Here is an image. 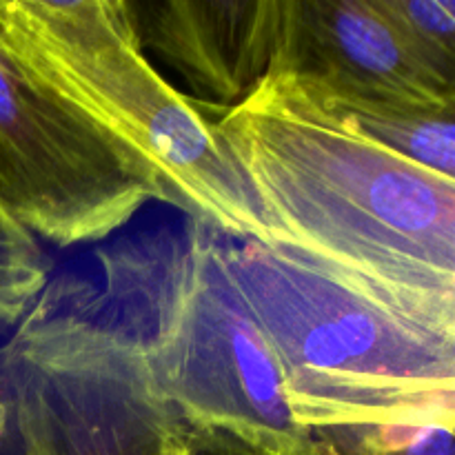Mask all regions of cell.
Returning <instances> with one entry per match:
<instances>
[{
    "instance_id": "15",
    "label": "cell",
    "mask_w": 455,
    "mask_h": 455,
    "mask_svg": "<svg viewBox=\"0 0 455 455\" xmlns=\"http://www.w3.org/2000/svg\"><path fill=\"white\" fill-rule=\"evenodd\" d=\"M163 455H194L191 453L189 440H187V427H182V429L178 431L172 440H169Z\"/></svg>"
},
{
    "instance_id": "3",
    "label": "cell",
    "mask_w": 455,
    "mask_h": 455,
    "mask_svg": "<svg viewBox=\"0 0 455 455\" xmlns=\"http://www.w3.org/2000/svg\"><path fill=\"white\" fill-rule=\"evenodd\" d=\"M96 289L189 429L225 431L271 455H320L296 422L278 363L235 289L222 234L198 218L98 251Z\"/></svg>"
},
{
    "instance_id": "10",
    "label": "cell",
    "mask_w": 455,
    "mask_h": 455,
    "mask_svg": "<svg viewBox=\"0 0 455 455\" xmlns=\"http://www.w3.org/2000/svg\"><path fill=\"white\" fill-rule=\"evenodd\" d=\"M416 56L455 83V0H371Z\"/></svg>"
},
{
    "instance_id": "5",
    "label": "cell",
    "mask_w": 455,
    "mask_h": 455,
    "mask_svg": "<svg viewBox=\"0 0 455 455\" xmlns=\"http://www.w3.org/2000/svg\"><path fill=\"white\" fill-rule=\"evenodd\" d=\"M154 200L178 207L163 173L67 96L0 16V207L71 247L123 229Z\"/></svg>"
},
{
    "instance_id": "6",
    "label": "cell",
    "mask_w": 455,
    "mask_h": 455,
    "mask_svg": "<svg viewBox=\"0 0 455 455\" xmlns=\"http://www.w3.org/2000/svg\"><path fill=\"white\" fill-rule=\"evenodd\" d=\"M338 105L455 107V83L407 47L371 0H278L269 74Z\"/></svg>"
},
{
    "instance_id": "4",
    "label": "cell",
    "mask_w": 455,
    "mask_h": 455,
    "mask_svg": "<svg viewBox=\"0 0 455 455\" xmlns=\"http://www.w3.org/2000/svg\"><path fill=\"white\" fill-rule=\"evenodd\" d=\"M22 52L167 180L178 209L234 240L274 243L260 200L212 118L147 58L124 0H0Z\"/></svg>"
},
{
    "instance_id": "11",
    "label": "cell",
    "mask_w": 455,
    "mask_h": 455,
    "mask_svg": "<svg viewBox=\"0 0 455 455\" xmlns=\"http://www.w3.org/2000/svg\"><path fill=\"white\" fill-rule=\"evenodd\" d=\"M47 278V258L36 235L0 207V327L20 323Z\"/></svg>"
},
{
    "instance_id": "12",
    "label": "cell",
    "mask_w": 455,
    "mask_h": 455,
    "mask_svg": "<svg viewBox=\"0 0 455 455\" xmlns=\"http://www.w3.org/2000/svg\"><path fill=\"white\" fill-rule=\"evenodd\" d=\"M455 422H395L358 429L314 431L342 455H455Z\"/></svg>"
},
{
    "instance_id": "14",
    "label": "cell",
    "mask_w": 455,
    "mask_h": 455,
    "mask_svg": "<svg viewBox=\"0 0 455 455\" xmlns=\"http://www.w3.org/2000/svg\"><path fill=\"white\" fill-rule=\"evenodd\" d=\"M7 449L20 453V443H18L16 425H13L12 403H9L7 389H4V382L0 378V455L7 451Z\"/></svg>"
},
{
    "instance_id": "13",
    "label": "cell",
    "mask_w": 455,
    "mask_h": 455,
    "mask_svg": "<svg viewBox=\"0 0 455 455\" xmlns=\"http://www.w3.org/2000/svg\"><path fill=\"white\" fill-rule=\"evenodd\" d=\"M187 427V425H185ZM320 440V455H342L331 443L315 434ZM187 440H189L191 453L194 455H271L225 434V431H203L187 427Z\"/></svg>"
},
{
    "instance_id": "9",
    "label": "cell",
    "mask_w": 455,
    "mask_h": 455,
    "mask_svg": "<svg viewBox=\"0 0 455 455\" xmlns=\"http://www.w3.org/2000/svg\"><path fill=\"white\" fill-rule=\"evenodd\" d=\"M331 105L376 145L385 147L391 154L427 172L455 180V107L338 105V102Z\"/></svg>"
},
{
    "instance_id": "2",
    "label": "cell",
    "mask_w": 455,
    "mask_h": 455,
    "mask_svg": "<svg viewBox=\"0 0 455 455\" xmlns=\"http://www.w3.org/2000/svg\"><path fill=\"white\" fill-rule=\"evenodd\" d=\"M227 271L309 431L455 422V320L274 240L222 235Z\"/></svg>"
},
{
    "instance_id": "7",
    "label": "cell",
    "mask_w": 455,
    "mask_h": 455,
    "mask_svg": "<svg viewBox=\"0 0 455 455\" xmlns=\"http://www.w3.org/2000/svg\"><path fill=\"white\" fill-rule=\"evenodd\" d=\"M22 455H163L185 427L158 389L114 367H67L13 400Z\"/></svg>"
},
{
    "instance_id": "8",
    "label": "cell",
    "mask_w": 455,
    "mask_h": 455,
    "mask_svg": "<svg viewBox=\"0 0 455 455\" xmlns=\"http://www.w3.org/2000/svg\"><path fill=\"white\" fill-rule=\"evenodd\" d=\"M127 4L140 47L180 76L204 116L209 111L220 118L269 74L278 0Z\"/></svg>"
},
{
    "instance_id": "1",
    "label": "cell",
    "mask_w": 455,
    "mask_h": 455,
    "mask_svg": "<svg viewBox=\"0 0 455 455\" xmlns=\"http://www.w3.org/2000/svg\"><path fill=\"white\" fill-rule=\"evenodd\" d=\"M212 124L274 240L455 320L453 178L369 140L293 76H265Z\"/></svg>"
}]
</instances>
